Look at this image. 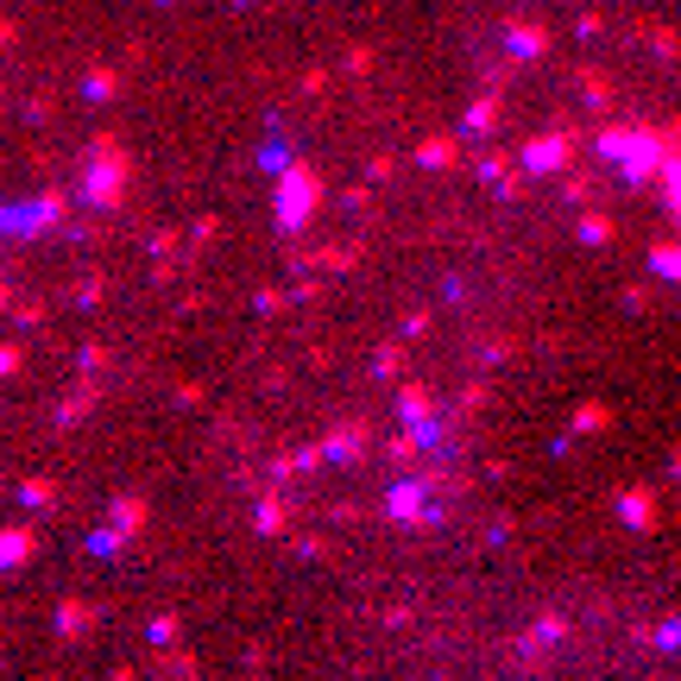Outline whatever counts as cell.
Wrapping results in <instances>:
<instances>
[{
	"instance_id": "cell-2",
	"label": "cell",
	"mask_w": 681,
	"mask_h": 681,
	"mask_svg": "<svg viewBox=\"0 0 681 681\" xmlns=\"http://www.w3.org/2000/svg\"><path fill=\"white\" fill-rule=\"evenodd\" d=\"M328 208V177L309 164V158H291L284 171H277V196H272V227L284 240H297L303 227L316 222Z\"/></svg>"
},
{
	"instance_id": "cell-27",
	"label": "cell",
	"mask_w": 681,
	"mask_h": 681,
	"mask_svg": "<svg viewBox=\"0 0 681 681\" xmlns=\"http://www.w3.org/2000/svg\"><path fill=\"white\" fill-rule=\"evenodd\" d=\"M114 366H121V353L107 348V341H82V348H76V373H89V378H107Z\"/></svg>"
},
{
	"instance_id": "cell-19",
	"label": "cell",
	"mask_w": 681,
	"mask_h": 681,
	"mask_svg": "<svg viewBox=\"0 0 681 681\" xmlns=\"http://www.w3.org/2000/svg\"><path fill=\"white\" fill-rule=\"evenodd\" d=\"M107 524H121L126 536L139 543L146 524H151V499H146V492H114V499H107Z\"/></svg>"
},
{
	"instance_id": "cell-18",
	"label": "cell",
	"mask_w": 681,
	"mask_h": 681,
	"mask_svg": "<svg viewBox=\"0 0 681 681\" xmlns=\"http://www.w3.org/2000/svg\"><path fill=\"white\" fill-rule=\"evenodd\" d=\"M57 499H64L57 474H25V479H13V504L38 511V518H50V511H57Z\"/></svg>"
},
{
	"instance_id": "cell-45",
	"label": "cell",
	"mask_w": 681,
	"mask_h": 681,
	"mask_svg": "<svg viewBox=\"0 0 681 681\" xmlns=\"http://www.w3.org/2000/svg\"><path fill=\"white\" fill-rule=\"evenodd\" d=\"M429 328H435V309H423V303H417V309H404V322H398V334H404V341H423Z\"/></svg>"
},
{
	"instance_id": "cell-5",
	"label": "cell",
	"mask_w": 681,
	"mask_h": 681,
	"mask_svg": "<svg viewBox=\"0 0 681 681\" xmlns=\"http://www.w3.org/2000/svg\"><path fill=\"white\" fill-rule=\"evenodd\" d=\"M669 158H676V146H669L662 121H637L625 158H618V177H625L631 190H650V183H662V164H669Z\"/></svg>"
},
{
	"instance_id": "cell-21",
	"label": "cell",
	"mask_w": 681,
	"mask_h": 681,
	"mask_svg": "<svg viewBox=\"0 0 681 681\" xmlns=\"http://www.w3.org/2000/svg\"><path fill=\"white\" fill-rule=\"evenodd\" d=\"M0 309H7V322H13V328H25V334H38V328L50 322V303H38V297H20L13 284L0 291Z\"/></svg>"
},
{
	"instance_id": "cell-16",
	"label": "cell",
	"mask_w": 681,
	"mask_h": 681,
	"mask_svg": "<svg viewBox=\"0 0 681 681\" xmlns=\"http://www.w3.org/2000/svg\"><path fill=\"white\" fill-rule=\"evenodd\" d=\"M291 511H297V499H291V492H284V486H277L272 479V492H259V511H252V530H259V536H284V530H291Z\"/></svg>"
},
{
	"instance_id": "cell-46",
	"label": "cell",
	"mask_w": 681,
	"mask_h": 681,
	"mask_svg": "<svg viewBox=\"0 0 681 681\" xmlns=\"http://www.w3.org/2000/svg\"><path fill=\"white\" fill-rule=\"evenodd\" d=\"M561 202H575V208H587V202H593V177H587V171H568V177H561Z\"/></svg>"
},
{
	"instance_id": "cell-32",
	"label": "cell",
	"mask_w": 681,
	"mask_h": 681,
	"mask_svg": "<svg viewBox=\"0 0 681 681\" xmlns=\"http://www.w3.org/2000/svg\"><path fill=\"white\" fill-rule=\"evenodd\" d=\"M423 474L435 479V492H442V499H461V492H474V474H461V467H449V461H429Z\"/></svg>"
},
{
	"instance_id": "cell-26",
	"label": "cell",
	"mask_w": 681,
	"mask_h": 681,
	"mask_svg": "<svg viewBox=\"0 0 681 681\" xmlns=\"http://www.w3.org/2000/svg\"><path fill=\"white\" fill-rule=\"evenodd\" d=\"M467 171H474L479 183H492V190H499L504 177L518 171V151H474V164H467Z\"/></svg>"
},
{
	"instance_id": "cell-56",
	"label": "cell",
	"mask_w": 681,
	"mask_h": 681,
	"mask_svg": "<svg viewBox=\"0 0 681 681\" xmlns=\"http://www.w3.org/2000/svg\"><path fill=\"white\" fill-rule=\"evenodd\" d=\"M297 555L303 561H328V543L322 536H297Z\"/></svg>"
},
{
	"instance_id": "cell-22",
	"label": "cell",
	"mask_w": 681,
	"mask_h": 681,
	"mask_svg": "<svg viewBox=\"0 0 681 681\" xmlns=\"http://www.w3.org/2000/svg\"><path fill=\"white\" fill-rule=\"evenodd\" d=\"M378 454H385V461H398V467H417V461L429 454V442H423V429H417V423H404V429H391V435L378 442Z\"/></svg>"
},
{
	"instance_id": "cell-15",
	"label": "cell",
	"mask_w": 681,
	"mask_h": 681,
	"mask_svg": "<svg viewBox=\"0 0 681 681\" xmlns=\"http://www.w3.org/2000/svg\"><path fill=\"white\" fill-rule=\"evenodd\" d=\"M391 410H398V423H435L442 417V398L429 391L423 378H398V404Z\"/></svg>"
},
{
	"instance_id": "cell-57",
	"label": "cell",
	"mask_w": 681,
	"mask_h": 681,
	"mask_svg": "<svg viewBox=\"0 0 681 681\" xmlns=\"http://www.w3.org/2000/svg\"><path fill=\"white\" fill-rule=\"evenodd\" d=\"M328 518H334V524H360L366 511H360V504H328Z\"/></svg>"
},
{
	"instance_id": "cell-54",
	"label": "cell",
	"mask_w": 681,
	"mask_h": 681,
	"mask_svg": "<svg viewBox=\"0 0 681 681\" xmlns=\"http://www.w3.org/2000/svg\"><path fill=\"white\" fill-rule=\"evenodd\" d=\"M600 32H605V13H575V38H587V45H593Z\"/></svg>"
},
{
	"instance_id": "cell-25",
	"label": "cell",
	"mask_w": 681,
	"mask_h": 681,
	"mask_svg": "<svg viewBox=\"0 0 681 681\" xmlns=\"http://www.w3.org/2000/svg\"><path fill=\"white\" fill-rule=\"evenodd\" d=\"M631 133H637V121H612V114H605L600 133H593V158L618 164V158H625V146H631Z\"/></svg>"
},
{
	"instance_id": "cell-31",
	"label": "cell",
	"mask_w": 681,
	"mask_h": 681,
	"mask_svg": "<svg viewBox=\"0 0 681 681\" xmlns=\"http://www.w3.org/2000/svg\"><path fill=\"white\" fill-rule=\"evenodd\" d=\"M373 378H378V385H398V378H404V334L373 348Z\"/></svg>"
},
{
	"instance_id": "cell-55",
	"label": "cell",
	"mask_w": 681,
	"mask_h": 681,
	"mask_svg": "<svg viewBox=\"0 0 681 681\" xmlns=\"http://www.w3.org/2000/svg\"><path fill=\"white\" fill-rule=\"evenodd\" d=\"M524 183H530V171L518 164V171H511V177L499 183V202H524Z\"/></svg>"
},
{
	"instance_id": "cell-37",
	"label": "cell",
	"mask_w": 681,
	"mask_h": 681,
	"mask_svg": "<svg viewBox=\"0 0 681 681\" xmlns=\"http://www.w3.org/2000/svg\"><path fill=\"white\" fill-rule=\"evenodd\" d=\"M101 297H107V272H89L70 284V303L76 309H101Z\"/></svg>"
},
{
	"instance_id": "cell-24",
	"label": "cell",
	"mask_w": 681,
	"mask_h": 681,
	"mask_svg": "<svg viewBox=\"0 0 681 681\" xmlns=\"http://www.w3.org/2000/svg\"><path fill=\"white\" fill-rule=\"evenodd\" d=\"M38 555V530L32 524H7L0 530V568H25Z\"/></svg>"
},
{
	"instance_id": "cell-11",
	"label": "cell",
	"mask_w": 681,
	"mask_h": 681,
	"mask_svg": "<svg viewBox=\"0 0 681 681\" xmlns=\"http://www.w3.org/2000/svg\"><path fill=\"white\" fill-rule=\"evenodd\" d=\"M322 449H328V467H360L373 454V423L366 417H341V423H328Z\"/></svg>"
},
{
	"instance_id": "cell-7",
	"label": "cell",
	"mask_w": 681,
	"mask_h": 681,
	"mask_svg": "<svg viewBox=\"0 0 681 681\" xmlns=\"http://www.w3.org/2000/svg\"><path fill=\"white\" fill-rule=\"evenodd\" d=\"M291 259V272H328V277H348L360 272V259H366V240H328V247H297L284 252Z\"/></svg>"
},
{
	"instance_id": "cell-42",
	"label": "cell",
	"mask_w": 681,
	"mask_h": 681,
	"mask_svg": "<svg viewBox=\"0 0 681 681\" xmlns=\"http://www.w3.org/2000/svg\"><path fill=\"white\" fill-rule=\"evenodd\" d=\"M215 240H222V215H196V222H190V259H196L202 247H215Z\"/></svg>"
},
{
	"instance_id": "cell-9",
	"label": "cell",
	"mask_w": 681,
	"mask_h": 681,
	"mask_svg": "<svg viewBox=\"0 0 681 681\" xmlns=\"http://www.w3.org/2000/svg\"><path fill=\"white\" fill-rule=\"evenodd\" d=\"M612 511H618V524H625L631 536H650V530L662 524V499H656V486H644V479L612 486Z\"/></svg>"
},
{
	"instance_id": "cell-33",
	"label": "cell",
	"mask_w": 681,
	"mask_h": 681,
	"mask_svg": "<svg viewBox=\"0 0 681 681\" xmlns=\"http://www.w3.org/2000/svg\"><path fill=\"white\" fill-rule=\"evenodd\" d=\"M486 404H492V385H486V378H467V385H461V398H454V417H461V423H474Z\"/></svg>"
},
{
	"instance_id": "cell-35",
	"label": "cell",
	"mask_w": 681,
	"mask_h": 681,
	"mask_svg": "<svg viewBox=\"0 0 681 681\" xmlns=\"http://www.w3.org/2000/svg\"><path fill=\"white\" fill-rule=\"evenodd\" d=\"M284 309H297V297L284 284H259L252 291V316H284Z\"/></svg>"
},
{
	"instance_id": "cell-59",
	"label": "cell",
	"mask_w": 681,
	"mask_h": 681,
	"mask_svg": "<svg viewBox=\"0 0 681 681\" xmlns=\"http://www.w3.org/2000/svg\"><path fill=\"white\" fill-rule=\"evenodd\" d=\"M669 479L681 486V449H669Z\"/></svg>"
},
{
	"instance_id": "cell-44",
	"label": "cell",
	"mask_w": 681,
	"mask_h": 681,
	"mask_svg": "<svg viewBox=\"0 0 681 681\" xmlns=\"http://www.w3.org/2000/svg\"><path fill=\"white\" fill-rule=\"evenodd\" d=\"M126 543H133V536H126L121 524H107V530H95V536H89V555H126Z\"/></svg>"
},
{
	"instance_id": "cell-14",
	"label": "cell",
	"mask_w": 681,
	"mask_h": 681,
	"mask_svg": "<svg viewBox=\"0 0 681 681\" xmlns=\"http://www.w3.org/2000/svg\"><path fill=\"white\" fill-rule=\"evenodd\" d=\"M499 121H504V95H499V82H492V89H479V95L467 101V114H461V133L486 146V139L499 133Z\"/></svg>"
},
{
	"instance_id": "cell-4",
	"label": "cell",
	"mask_w": 681,
	"mask_h": 681,
	"mask_svg": "<svg viewBox=\"0 0 681 681\" xmlns=\"http://www.w3.org/2000/svg\"><path fill=\"white\" fill-rule=\"evenodd\" d=\"M518 164H524L530 177H568L580 164V133L568 121L543 126V133H530L524 146H518Z\"/></svg>"
},
{
	"instance_id": "cell-1",
	"label": "cell",
	"mask_w": 681,
	"mask_h": 681,
	"mask_svg": "<svg viewBox=\"0 0 681 681\" xmlns=\"http://www.w3.org/2000/svg\"><path fill=\"white\" fill-rule=\"evenodd\" d=\"M76 190L82 202L95 208V215H121L126 208V190H133V151H126L121 133H95L89 139V164L76 177Z\"/></svg>"
},
{
	"instance_id": "cell-48",
	"label": "cell",
	"mask_w": 681,
	"mask_h": 681,
	"mask_svg": "<svg viewBox=\"0 0 681 681\" xmlns=\"http://www.w3.org/2000/svg\"><path fill=\"white\" fill-rule=\"evenodd\" d=\"M366 177L373 183H391L398 177V151H366Z\"/></svg>"
},
{
	"instance_id": "cell-47",
	"label": "cell",
	"mask_w": 681,
	"mask_h": 681,
	"mask_svg": "<svg viewBox=\"0 0 681 681\" xmlns=\"http://www.w3.org/2000/svg\"><path fill=\"white\" fill-rule=\"evenodd\" d=\"M373 64H378L373 45H348V57H341V70L348 76H373Z\"/></svg>"
},
{
	"instance_id": "cell-30",
	"label": "cell",
	"mask_w": 681,
	"mask_h": 681,
	"mask_svg": "<svg viewBox=\"0 0 681 681\" xmlns=\"http://www.w3.org/2000/svg\"><path fill=\"white\" fill-rule=\"evenodd\" d=\"M568 429H575V435H605V429H612V404H600V398L575 404V417H568Z\"/></svg>"
},
{
	"instance_id": "cell-28",
	"label": "cell",
	"mask_w": 681,
	"mask_h": 681,
	"mask_svg": "<svg viewBox=\"0 0 681 681\" xmlns=\"http://www.w3.org/2000/svg\"><path fill=\"white\" fill-rule=\"evenodd\" d=\"M650 272L656 277H669V284H681V234H669V240H650Z\"/></svg>"
},
{
	"instance_id": "cell-40",
	"label": "cell",
	"mask_w": 681,
	"mask_h": 681,
	"mask_svg": "<svg viewBox=\"0 0 681 681\" xmlns=\"http://www.w3.org/2000/svg\"><path fill=\"white\" fill-rule=\"evenodd\" d=\"M158 676H177V681H196V676H202V662H196V656H190V650H177V644H171V650L158 656Z\"/></svg>"
},
{
	"instance_id": "cell-39",
	"label": "cell",
	"mask_w": 681,
	"mask_h": 681,
	"mask_svg": "<svg viewBox=\"0 0 681 681\" xmlns=\"http://www.w3.org/2000/svg\"><path fill=\"white\" fill-rule=\"evenodd\" d=\"M511 348H518L511 334H486V341H479V348H474L479 373H492V366H504V360H511Z\"/></svg>"
},
{
	"instance_id": "cell-20",
	"label": "cell",
	"mask_w": 681,
	"mask_h": 681,
	"mask_svg": "<svg viewBox=\"0 0 681 681\" xmlns=\"http://www.w3.org/2000/svg\"><path fill=\"white\" fill-rule=\"evenodd\" d=\"M575 89H580V107H593V114H612V101H618V89H612V76L600 64H580Z\"/></svg>"
},
{
	"instance_id": "cell-34",
	"label": "cell",
	"mask_w": 681,
	"mask_h": 681,
	"mask_svg": "<svg viewBox=\"0 0 681 681\" xmlns=\"http://www.w3.org/2000/svg\"><path fill=\"white\" fill-rule=\"evenodd\" d=\"M637 38H644V45H656V57H662V64H681V38L669 32V25L644 20V25H637Z\"/></svg>"
},
{
	"instance_id": "cell-8",
	"label": "cell",
	"mask_w": 681,
	"mask_h": 681,
	"mask_svg": "<svg viewBox=\"0 0 681 681\" xmlns=\"http://www.w3.org/2000/svg\"><path fill=\"white\" fill-rule=\"evenodd\" d=\"M499 45H504V57H511V64H543V57H549V45H555V32L543 20H530V13H511V20L499 25Z\"/></svg>"
},
{
	"instance_id": "cell-41",
	"label": "cell",
	"mask_w": 681,
	"mask_h": 681,
	"mask_svg": "<svg viewBox=\"0 0 681 681\" xmlns=\"http://www.w3.org/2000/svg\"><path fill=\"white\" fill-rule=\"evenodd\" d=\"M568 631H575V618H568V612H543V618H536V625H530V637H543V644H561V637H568Z\"/></svg>"
},
{
	"instance_id": "cell-23",
	"label": "cell",
	"mask_w": 681,
	"mask_h": 681,
	"mask_svg": "<svg viewBox=\"0 0 681 681\" xmlns=\"http://www.w3.org/2000/svg\"><path fill=\"white\" fill-rule=\"evenodd\" d=\"M575 234H580V247H612V240H618V222H612V215H605V208H593V202H587V208H580L575 215Z\"/></svg>"
},
{
	"instance_id": "cell-13",
	"label": "cell",
	"mask_w": 681,
	"mask_h": 681,
	"mask_svg": "<svg viewBox=\"0 0 681 681\" xmlns=\"http://www.w3.org/2000/svg\"><path fill=\"white\" fill-rule=\"evenodd\" d=\"M126 95V64H89L76 76V101L82 107H107V101Z\"/></svg>"
},
{
	"instance_id": "cell-53",
	"label": "cell",
	"mask_w": 681,
	"mask_h": 681,
	"mask_svg": "<svg viewBox=\"0 0 681 681\" xmlns=\"http://www.w3.org/2000/svg\"><path fill=\"white\" fill-rule=\"evenodd\" d=\"M50 114H57V101H50V95H32V101H25V126H50Z\"/></svg>"
},
{
	"instance_id": "cell-60",
	"label": "cell",
	"mask_w": 681,
	"mask_h": 681,
	"mask_svg": "<svg viewBox=\"0 0 681 681\" xmlns=\"http://www.w3.org/2000/svg\"><path fill=\"white\" fill-rule=\"evenodd\" d=\"M227 7H252V0H227Z\"/></svg>"
},
{
	"instance_id": "cell-49",
	"label": "cell",
	"mask_w": 681,
	"mask_h": 681,
	"mask_svg": "<svg viewBox=\"0 0 681 681\" xmlns=\"http://www.w3.org/2000/svg\"><path fill=\"white\" fill-rule=\"evenodd\" d=\"M322 89H328V64H309V70L297 76V95H303V101H316Z\"/></svg>"
},
{
	"instance_id": "cell-3",
	"label": "cell",
	"mask_w": 681,
	"mask_h": 681,
	"mask_svg": "<svg viewBox=\"0 0 681 681\" xmlns=\"http://www.w3.org/2000/svg\"><path fill=\"white\" fill-rule=\"evenodd\" d=\"M378 518H385V524H404V530L442 524V492H435V479L410 474V479H398V486H385V492H378Z\"/></svg>"
},
{
	"instance_id": "cell-51",
	"label": "cell",
	"mask_w": 681,
	"mask_h": 681,
	"mask_svg": "<svg viewBox=\"0 0 681 681\" xmlns=\"http://www.w3.org/2000/svg\"><path fill=\"white\" fill-rule=\"evenodd\" d=\"M25 373V341H7L0 348V378H20Z\"/></svg>"
},
{
	"instance_id": "cell-43",
	"label": "cell",
	"mask_w": 681,
	"mask_h": 681,
	"mask_svg": "<svg viewBox=\"0 0 681 681\" xmlns=\"http://www.w3.org/2000/svg\"><path fill=\"white\" fill-rule=\"evenodd\" d=\"M146 637H151V644H158V650H171L177 637H183V618H177V612H158V618H151V625H146Z\"/></svg>"
},
{
	"instance_id": "cell-50",
	"label": "cell",
	"mask_w": 681,
	"mask_h": 681,
	"mask_svg": "<svg viewBox=\"0 0 681 681\" xmlns=\"http://www.w3.org/2000/svg\"><path fill=\"white\" fill-rule=\"evenodd\" d=\"M618 303H625L631 316H644V309L656 303V291H650V284H625V291H618Z\"/></svg>"
},
{
	"instance_id": "cell-52",
	"label": "cell",
	"mask_w": 681,
	"mask_h": 681,
	"mask_svg": "<svg viewBox=\"0 0 681 681\" xmlns=\"http://www.w3.org/2000/svg\"><path fill=\"white\" fill-rule=\"evenodd\" d=\"M202 398H208V391H202L196 378H183V385L171 391V404H177V410H202Z\"/></svg>"
},
{
	"instance_id": "cell-29",
	"label": "cell",
	"mask_w": 681,
	"mask_h": 681,
	"mask_svg": "<svg viewBox=\"0 0 681 681\" xmlns=\"http://www.w3.org/2000/svg\"><path fill=\"white\" fill-rule=\"evenodd\" d=\"M146 259H190V234H183V227H151Z\"/></svg>"
},
{
	"instance_id": "cell-36",
	"label": "cell",
	"mask_w": 681,
	"mask_h": 681,
	"mask_svg": "<svg viewBox=\"0 0 681 681\" xmlns=\"http://www.w3.org/2000/svg\"><path fill=\"white\" fill-rule=\"evenodd\" d=\"M656 190H662V208H669V222L681 227V151L669 158V164H662V183H656Z\"/></svg>"
},
{
	"instance_id": "cell-17",
	"label": "cell",
	"mask_w": 681,
	"mask_h": 681,
	"mask_svg": "<svg viewBox=\"0 0 681 681\" xmlns=\"http://www.w3.org/2000/svg\"><path fill=\"white\" fill-rule=\"evenodd\" d=\"M95 625H101L95 600H57V644H82Z\"/></svg>"
},
{
	"instance_id": "cell-6",
	"label": "cell",
	"mask_w": 681,
	"mask_h": 681,
	"mask_svg": "<svg viewBox=\"0 0 681 681\" xmlns=\"http://www.w3.org/2000/svg\"><path fill=\"white\" fill-rule=\"evenodd\" d=\"M76 196H82V190H64V183H45V190H38V196L25 202V240H50V234H57V227H70V215H76Z\"/></svg>"
},
{
	"instance_id": "cell-38",
	"label": "cell",
	"mask_w": 681,
	"mask_h": 681,
	"mask_svg": "<svg viewBox=\"0 0 681 681\" xmlns=\"http://www.w3.org/2000/svg\"><path fill=\"white\" fill-rule=\"evenodd\" d=\"M373 177H360V183H348V190H341V196H334V208H348V215H373Z\"/></svg>"
},
{
	"instance_id": "cell-10",
	"label": "cell",
	"mask_w": 681,
	"mask_h": 681,
	"mask_svg": "<svg viewBox=\"0 0 681 681\" xmlns=\"http://www.w3.org/2000/svg\"><path fill=\"white\" fill-rule=\"evenodd\" d=\"M410 158H417V171H429V177H449V171H461V164H474V158H467V133H423V139L410 146Z\"/></svg>"
},
{
	"instance_id": "cell-12",
	"label": "cell",
	"mask_w": 681,
	"mask_h": 681,
	"mask_svg": "<svg viewBox=\"0 0 681 681\" xmlns=\"http://www.w3.org/2000/svg\"><path fill=\"white\" fill-rule=\"evenodd\" d=\"M95 404H101V378H89V373H76V385L57 398V435H70V429H82L89 417H95Z\"/></svg>"
},
{
	"instance_id": "cell-58",
	"label": "cell",
	"mask_w": 681,
	"mask_h": 681,
	"mask_svg": "<svg viewBox=\"0 0 681 681\" xmlns=\"http://www.w3.org/2000/svg\"><path fill=\"white\" fill-rule=\"evenodd\" d=\"M410 618H417L410 605H385V625H391V631H404V625H410Z\"/></svg>"
}]
</instances>
